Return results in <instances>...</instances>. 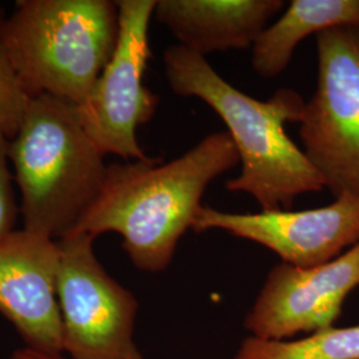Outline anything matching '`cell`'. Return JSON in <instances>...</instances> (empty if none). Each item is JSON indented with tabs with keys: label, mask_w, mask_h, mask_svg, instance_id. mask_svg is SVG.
Here are the masks:
<instances>
[{
	"label": "cell",
	"mask_w": 359,
	"mask_h": 359,
	"mask_svg": "<svg viewBox=\"0 0 359 359\" xmlns=\"http://www.w3.org/2000/svg\"><path fill=\"white\" fill-rule=\"evenodd\" d=\"M359 286V243L314 268L278 264L270 270L244 326L261 339L285 341L333 327L350 292Z\"/></svg>",
	"instance_id": "9c48e42d"
},
{
	"label": "cell",
	"mask_w": 359,
	"mask_h": 359,
	"mask_svg": "<svg viewBox=\"0 0 359 359\" xmlns=\"http://www.w3.org/2000/svg\"><path fill=\"white\" fill-rule=\"evenodd\" d=\"M8 142L10 140L0 132V238L15 231L18 218L13 177L8 169Z\"/></svg>",
	"instance_id": "9a60e30c"
},
{
	"label": "cell",
	"mask_w": 359,
	"mask_h": 359,
	"mask_svg": "<svg viewBox=\"0 0 359 359\" xmlns=\"http://www.w3.org/2000/svg\"><path fill=\"white\" fill-rule=\"evenodd\" d=\"M172 90L208 104L236 145L243 169L226 182L228 191L250 194L262 212L290 209L295 197L325 188L321 175L285 130L301 123L306 102L294 90L281 88L269 100H257L233 87L201 56L182 46L164 52Z\"/></svg>",
	"instance_id": "7a4b0ae2"
},
{
	"label": "cell",
	"mask_w": 359,
	"mask_h": 359,
	"mask_svg": "<svg viewBox=\"0 0 359 359\" xmlns=\"http://www.w3.org/2000/svg\"><path fill=\"white\" fill-rule=\"evenodd\" d=\"M283 0H158L154 16L180 46L206 56L252 48Z\"/></svg>",
	"instance_id": "8fae6325"
},
{
	"label": "cell",
	"mask_w": 359,
	"mask_h": 359,
	"mask_svg": "<svg viewBox=\"0 0 359 359\" xmlns=\"http://www.w3.org/2000/svg\"><path fill=\"white\" fill-rule=\"evenodd\" d=\"M10 359H69L65 358L63 355H48V354H43V353H38L34 351L31 348L27 347H22L16 351H13L11 354Z\"/></svg>",
	"instance_id": "2e32d148"
},
{
	"label": "cell",
	"mask_w": 359,
	"mask_h": 359,
	"mask_svg": "<svg viewBox=\"0 0 359 359\" xmlns=\"http://www.w3.org/2000/svg\"><path fill=\"white\" fill-rule=\"evenodd\" d=\"M118 40L88 97L76 105L80 124L102 154L126 160L149 158L137 142V128L154 117L158 97L142 83L152 57L149 23L156 0H118Z\"/></svg>",
	"instance_id": "52a82bcc"
},
{
	"label": "cell",
	"mask_w": 359,
	"mask_h": 359,
	"mask_svg": "<svg viewBox=\"0 0 359 359\" xmlns=\"http://www.w3.org/2000/svg\"><path fill=\"white\" fill-rule=\"evenodd\" d=\"M118 8L109 0H20L0 43L28 93L83 103L115 53Z\"/></svg>",
	"instance_id": "277c9868"
},
{
	"label": "cell",
	"mask_w": 359,
	"mask_h": 359,
	"mask_svg": "<svg viewBox=\"0 0 359 359\" xmlns=\"http://www.w3.org/2000/svg\"><path fill=\"white\" fill-rule=\"evenodd\" d=\"M240 163L228 132L204 137L177 158H147L107 169L103 189L74 233L121 236L132 264L145 273L170 265L180 238L192 229L212 181Z\"/></svg>",
	"instance_id": "6da1fadb"
},
{
	"label": "cell",
	"mask_w": 359,
	"mask_h": 359,
	"mask_svg": "<svg viewBox=\"0 0 359 359\" xmlns=\"http://www.w3.org/2000/svg\"><path fill=\"white\" fill-rule=\"evenodd\" d=\"M318 81L299 128L304 154L334 197H359V27L316 35Z\"/></svg>",
	"instance_id": "5b68a950"
},
{
	"label": "cell",
	"mask_w": 359,
	"mask_h": 359,
	"mask_svg": "<svg viewBox=\"0 0 359 359\" xmlns=\"http://www.w3.org/2000/svg\"><path fill=\"white\" fill-rule=\"evenodd\" d=\"M339 26L359 27V0H293L276 23L266 27L252 47L258 76L281 75L297 46L311 34Z\"/></svg>",
	"instance_id": "7c38bea8"
},
{
	"label": "cell",
	"mask_w": 359,
	"mask_h": 359,
	"mask_svg": "<svg viewBox=\"0 0 359 359\" xmlns=\"http://www.w3.org/2000/svg\"><path fill=\"white\" fill-rule=\"evenodd\" d=\"M8 158L22 193L25 229L55 241L76 231L102 192L108 169L80 124L76 105L51 95L31 99L8 142Z\"/></svg>",
	"instance_id": "3957f363"
},
{
	"label": "cell",
	"mask_w": 359,
	"mask_h": 359,
	"mask_svg": "<svg viewBox=\"0 0 359 359\" xmlns=\"http://www.w3.org/2000/svg\"><path fill=\"white\" fill-rule=\"evenodd\" d=\"M192 229H218L262 245L283 264L308 269L327 264L359 243V197L342 194L333 204L306 210L226 213L201 206Z\"/></svg>",
	"instance_id": "ba28073f"
},
{
	"label": "cell",
	"mask_w": 359,
	"mask_h": 359,
	"mask_svg": "<svg viewBox=\"0 0 359 359\" xmlns=\"http://www.w3.org/2000/svg\"><path fill=\"white\" fill-rule=\"evenodd\" d=\"M234 359H359V325L329 327L297 341L249 337Z\"/></svg>",
	"instance_id": "4fadbf2b"
},
{
	"label": "cell",
	"mask_w": 359,
	"mask_h": 359,
	"mask_svg": "<svg viewBox=\"0 0 359 359\" xmlns=\"http://www.w3.org/2000/svg\"><path fill=\"white\" fill-rule=\"evenodd\" d=\"M59 264L51 237L22 229L0 238V314L27 348L48 355H63Z\"/></svg>",
	"instance_id": "30bf717a"
},
{
	"label": "cell",
	"mask_w": 359,
	"mask_h": 359,
	"mask_svg": "<svg viewBox=\"0 0 359 359\" xmlns=\"http://www.w3.org/2000/svg\"><path fill=\"white\" fill-rule=\"evenodd\" d=\"M31 99L0 43V132L8 140H13L20 128Z\"/></svg>",
	"instance_id": "5bb4252c"
},
{
	"label": "cell",
	"mask_w": 359,
	"mask_h": 359,
	"mask_svg": "<svg viewBox=\"0 0 359 359\" xmlns=\"http://www.w3.org/2000/svg\"><path fill=\"white\" fill-rule=\"evenodd\" d=\"M93 241L87 233L57 241L63 353L69 359H144L133 339L139 302L104 269Z\"/></svg>",
	"instance_id": "8992f818"
}]
</instances>
